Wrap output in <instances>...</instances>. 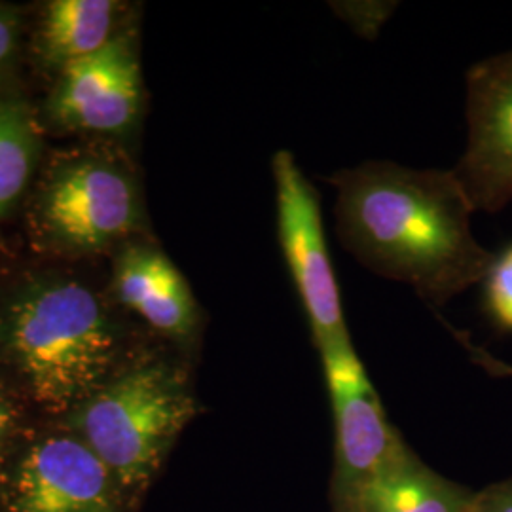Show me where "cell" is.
<instances>
[{
  "instance_id": "3957f363",
  "label": "cell",
  "mask_w": 512,
  "mask_h": 512,
  "mask_svg": "<svg viewBox=\"0 0 512 512\" xmlns=\"http://www.w3.org/2000/svg\"><path fill=\"white\" fill-rule=\"evenodd\" d=\"M196 414L186 368L150 355L112 376L80 404L74 423L120 490L141 492Z\"/></svg>"
},
{
  "instance_id": "52a82bcc",
  "label": "cell",
  "mask_w": 512,
  "mask_h": 512,
  "mask_svg": "<svg viewBox=\"0 0 512 512\" xmlns=\"http://www.w3.org/2000/svg\"><path fill=\"white\" fill-rule=\"evenodd\" d=\"M467 124V147L452 171L475 211H501L512 202V50L471 67Z\"/></svg>"
},
{
  "instance_id": "9c48e42d",
  "label": "cell",
  "mask_w": 512,
  "mask_h": 512,
  "mask_svg": "<svg viewBox=\"0 0 512 512\" xmlns=\"http://www.w3.org/2000/svg\"><path fill=\"white\" fill-rule=\"evenodd\" d=\"M16 512H118L120 486L82 439L40 440L23 458Z\"/></svg>"
},
{
  "instance_id": "5bb4252c",
  "label": "cell",
  "mask_w": 512,
  "mask_h": 512,
  "mask_svg": "<svg viewBox=\"0 0 512 512\" xmlns=\"http://www.w3.org/2000/svg\"><path fill=\"white\" fill-rule=\"evenodd\" d=\"M484 283V304L495 325L512 332V245L494 255Z\"/></svg>"
},
{
  "instance_id": "ac0fdd59",
  "label": "cell",
  "mask_w": 512,
  "mask_h": 512,
  "mask_svg": "<svg viewBox=\"0 0 512 512\" xmlns=\"http://www.w3.org/2000/svg\"><path fill=\"white\" fill-rule=\"evenodd\" d=\"M14 423V412L12 406L8 403V399L4 397V393L0 391V446L4 444V440L8 437L10 429Z\"/></svg>"
},
{
  "instance_id": "277c9868",
  "label": "cell",
  "mask_w": 512,
  "mask_h": 512,
  "mask_svg": "<svg viewBox=\"0 0 512 512\" xmlns=\"http://www.w3.org/2000/svg\"><path fill=\"white\" fill-rule=\"evenodd\" d=\"M272 169L277 239L306 311L313 342L319 351L349 342L317 192L289 150L275 152Z\"/></svg>"
},
{
  "instance_id": "8fae6325",
  "label": "cell",
  "mask_w": 512,
  "mask_h": 512,
  "mask_svg": "<svg viewBox=\"0 0 512 512\" xmlns=\"http://www.w3.org/2000/svg\"><path fill=\"white\" fill-rule=\"evenodd\" d=\"M475 492L437 475L404 446L344 512H471Z\"/></svg>"
},
{
  "instance_id": "ba28073f",
  "label": "cell",
  "mask_w": 512,
  "mask_h": 512,
  "mask_svg": "<svg viewBox=\"0 0 512 512\" xmlns=\"http://www.w3.org/2000/svg\"><path fill=\"white\" fill-rule=\"evenodd\" d=\"M143 109V78L133 40L114 35L105 48L61 69L48 112L63 128L124 135Z\"/></svg>"
},
{
  "instance_id": "5b68a950",
  "label": "cell",
  "mask_w": 512,
  "mask_h": 512,
  "mask_svg": "<svg viewBox=\"0 0 512 512\" xmlns=\"http://www.w3.org/2000/svg\"><path fill=\"white\" fill-rule=\"evenodd\" d=\"M334 414V512H344L359 490L403 450L351 340L321 349Z\"/></svg>"
},
{
  "instance_id": "6da1fadb",
  "label": "cell",
  "mask_w": 512,
  "mask_h": 512,
  "mask_svg": "<svg viewBox=\"0 0 512 512\" xmlns=\"http://www.w3.org/2000/svg\"><path fill=\"white\" fill-rule=\"evenodd\" d=\"M336 230L365 268L442 306L488 274L475 207L454 171L365 162L334 173Z\"/></svg>"
},
{
  "instance_id": "9a60e30c",
  "label": "cell",
  "mask_w": 512,
  "mask_h": 512,
  "mask_svg": "<svg viewBox=\"0 0 512 512\" xmlns=\"http://www.w3.org/2000/svg\"><path fill=\"white\" fill-rule=\"evenodd\" d=\"M473 512H512V476L475 492Z\"/></svg>"
},
{
  "instance_id": "7a4b0ae2",
  "label": "cell",
  "mask_w": 512,
  "mask_h": 512,
  "mask_svg": "<svg viewBox=\"0 0 512 512\" xmlns=\"http://www.w3.org/2000/svg\"><path fill=\"white\" fill-rule=\"evenodd\" d=\"M0 346L38 403L65 412L109 382L120 340L86 285L44 277L23 285L4 306Z\"/></svg>"
},
{
  "instance_id": "30bf717a",
  "label": "cell",
  "mask_w": 512,
  "mask_h": 512,
  "mask_svg": "<svg viewBox=\"0 0 512 512\" xmlns=\"http://www.w3.org/2000/svg\"><path fill=\"white\" fill-rule=\"evenodd\" d=\"M114 293L150 329L188 342L200 329V308L177 266L152 243H131L116 260Z\"/></svg>"
},
{
  "instance_id": "e0dca14e",
  "label": "cell",
  "mask_w": 512,
  "mask_h": 512,
  "mask_svg": "<svg viewBox=\"0 0 512 512\" xmlns=\"http://www.w3.org/2000/svg\"><path fill=\"white\" fill-rule=\"evenodd\" d=\"M19 37V18L16 10L0 6V73L10 63Z\"/></svg>"
},
{
  "instance_id": "2e32d148",
  "label": "cell",
  "mask_w": 512,
  "mask_h": 512,
  "mask_svg": "<svg viewBox=\"0 0 512 512\" xmlns=\"http://www.w3.org/2000/svg\"><path fill=\"white\" fill-rule=\"evenodd\" d=\"M452 332H454V336H456L459 344L467 349L471 361L475 365L480 366L484 372H488L490 376H495V378H512V363L501 361L499 357H495L494 353H490L488 349L475 344L467 334H463L459 330H452Z\"/></svg>"
},
{
  "instance_id": "4fadbf2b",
  "label": "cell",
  "mask_w": 512,
  "mask_h": 512,
  "mask_svg": "<svg viewBox=\"0 0 512 512\" xmlns=\"http://www.w3.org/2000/svg\"><path fill=\"white\" fill-rule=\"evenodd\" d=\"M40 152L38 124L21 97H0V220L18 205Z\"/></svg>"
},
{
  "instance_id": "d6986e66",
  "label": "cell",
  "mask_w": 512,
  "mask_h": 512,
  "mask_svg": "<svg viewBox=\"0 0 512 512\" xmlns=\"http://www.w3.org/2000/svg\"><path fill=\"white\" fill-rule=\"evenodd\" d=\"M471 512H473V511H471Z\"/></svg>"
},
{
  "instance_id": "7c38bea8",
  "label": "cell",
  "mask_w": 512,
  "mask_h": 512,
  "mask_svg": "<svg viewBox=\"0 0 512 512\" xmlns=\"http://www.w3.org/2000/svg\"><path fill=\"white\" fill-rule=\"evenodd\" d=\"M112 0H54L46 10L40 31V54L61 69L99 52L114 38Z\"/></svg>"
},
{
  "instance_id": "8992f818",
  "label": "cell",
  "mask_w": 512,
  "mask_h": 512,
  "mask_svg": "<svg viewBox=\"0 0 512 512\" xmlns=\"http://www.w3.org/2000/svg\"><path fill=\"white\" fill-rule=\"evenodd\" d=\"M38 211L50 238L86 253L126 238L143 222V205L131 173L97 158L59 167L46 184Z\"/></svg>"
}]
</instances>
